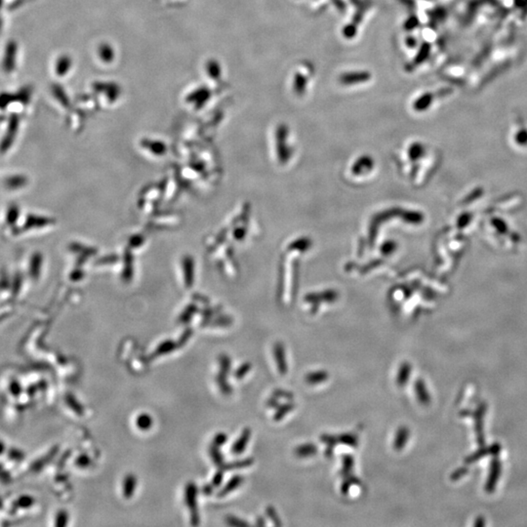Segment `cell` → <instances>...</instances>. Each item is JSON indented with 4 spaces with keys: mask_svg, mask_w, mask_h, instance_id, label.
<instances>
[{
    "mask_svg": "<svg viewBox=\"0 0 527 527\" xmlns=\"http://www.w3.org/2000/svg\"><path fill=\"white\" fill-rule=\"evenodd\" d=\"M196 496H197V487L196 485L190 482L186 487V503L187 506L190 509L191 512V523L193 525H198L200 522V517L197 511V504H196Z\"/></svg>",
    "mask_w": 527,
    "mask_h": 527,
    "instance_id": "6da1fadb",
    "label": "cell"
},
{
    "mask_svg": "<svg viewBox=\"0 0 527 527\" xmlns=\"http://www.w3.org/2000/svg\"><path fill=\"white\" fill-rule=\"evenodd\" d=\"M274 357L278 372L281 375H286L288 372V363L286 358V352L283 344L280 342L275 343L274 346Z\"/></svg>",
    "mask_w": 527,
    "mask_h": 527,
    "instance_id": "7a4b0ae2",
    "label": "cell"
},
{
    "mask_svg": "<svg viewBox=\"0 0 527 527\" xmlns=\"http://www.w3.org/2000/svg\"><path fill=\"white\" fill-rule=\"evenodd\" d=\"M251 434L252 433H251L250 429H248V428L244 429V432L241 433L240 436L234 441V443L232 446L231 451H232L233 455H240V454L244 453L245 449H246V447L248 445V443H249L250 438H251Z\"/></svg>",
    "mask_w": 527,
    "mask_h": 527,
    "instance_id": "3957f363",
    "label": "cell"
},
{
    "mask_svg": "<svg viewBox=\"0 0 527 527\" xmlns=\"http://www.w3.org/2000/svg\"><path fill=\"white\" fill-rule=\"evenodd\" d=\"M409 435H410L409 430L406 427H400L397 430V432L395 434V440H394V445H393L395 451L399 452L406 447L408 438H409Z\"/></svg>",
    "mask_w": 527,
    "mask_h": 527,
    "instance_id": "277c9868",
    "label": "cell"
},
{
    "mask_svg": "<svg viewBox=\"0 0 527 527\" xmlns=\"http://www.w3.org/2000/svg\"><path fill=\"white\" fill-rule=\"evenodd\" d=\"M411 371H412V366L409 362L404 361L403 363L400 364L398 372H397V376H396V384L398 387L402 388L403 386L407 384V382L411 376Z\"/></svg>",
    "mask_w": 527,
    "mask_h": 527,
    "instance_id": "5b68a950",
    "label": "cell"
},
{
    "mask_svg": "<svg viewBox=\"0 0 527 527\" xmlns=\"http://www.w3.org/2000/svg\"><path fill=\"white\" fill-rule=\"evenodd\" d=\"M244 477L242 476H234L232 477L225 487L219 491L218 497H224L236 490L241 484L244 483Z\"/></svg>",
    "mask_w": 527,
    "mask_h": 527,
    "instance_id": "8992f818",
    "label": "cell"
},
{
    "mask_svg": "<svg viewBox=\"0 0 527 527\" xmlns=\"http://www.w3.org/2000/svg\"><path fill=\"white\" fill-rule=\"evenodd\" d=\"M328 378L329 373L326 370H319L308 373L305 376V382L309 385H318L327 381Z\"/></svg>",
    "mask_w": 527,
    "mask_h": 527,
    "instance_id": "52a82bcc",
    "label": "cell"
},
{
    "mask_svg": "<svg viewBox=\"0 0 527 527\" xmlns=\"http://www.w3.org/2000/svg\"><path fill=\"white\" fill-rule=\"evenodd\" d=\"M318 452V447L314 443H305L295 448V455L299 458H308L315 455Z\"/></svg>",
    "mask_w": 527,
    "mask_h": 527,
    "instance_id": "ba28073f",
    "label": "cell"
},
{
    "mask_svg": "<svg viewBox=\"0 0 527 527\" xmlns=\"http://www.w3.org/2000/svg\"><path fill=\"white\" fill-rule=\"evenodd\" d=\"M414 390H415L416 395H417V398L419 399V401L424 404V406H428L430 404V395L429 393L427 391L426 386L424 384V382L420 379H418L414 384Z\"/></svg>",
    "mask_w": 527,
    "mask_h": 527,
    "instance_id": "9c48e42d",
    "label": "cell"
},
{
    "mask_svg": "<svg viewBox=\"0 0 527 527\" xmlns=\"http://www.w3.org/2000/svg\"><path fill=\"white\" fill-rule=\"evenodd\" d=\"M137 485V478L134 475H127L123 480V496L125 499H130L133 496Z\"/></svg>",
    "mask_w": 527,
    "mask_h": 527,
    "instance_id": "30bf717a",
    "label": "cell"
},
{
    "mask_svg": "<svg viewBox=\"0 0 527 527\" xmlns=\"http://www.w3.org/2000/svg\"><path fill=\"white\" fill-rule=\"evenodd\" d=\"M320 441L327 445V448H326L325 452V456L327 457V458H331V457L333 456L335 446L339 443L338 436H331V435H322V436H320Z\"/></svg>",
    "mask_w": 527,
    "mask_h": 527,
    "instance_id": "8fae6325",
    "label": "cell"
},
{
    "mask_svg": "<svg viewBox=\"0 0 527 527\" xmlns=\"http://www.w3.org/2000/svg\"><path fill=\"white\" fill-rule=\"evenodd\" d=\"M295 408H296V404L291 401L282 404V406H278L274 412V421L275 422L281 421L285 416L288 415L290 412H292Z\"/></svg>",
    "mask_w": 527,
    "mask_h": 527,
    "instance_id": "7c38bea8",
    "label": "cell"
},
{
    "mask_svg": "<svg viewBox=\"0 0 527 527\" xmlns=\"http://www.w3.org/2000/svg\"><path fill=\"white\" fill-rule=\"evenodd\" d=\"M177 347H178L177 344H176V343H174L173 341H170V340L165 341V342H163V343H161L160 345L158 346V347L156 348V350H155V351H154V353L152 354V356H151V358H155V357H157V356H160V355L169 354V353L173 352L174 350H176V349H177Z\"/></svg>",
    "mask_w": 527,
    "mask_h": 527,
    "instance_id": "4fadbf2b",
    "label": "cell"
},
{
    "mask_svg": "<svg viewBox=\"0 0 527 527\" xmlns=\"http://www.w3.org/2000/svg\"><path fill=\"white\" fill-rule=\"evenodd\" d=\"M153 425V419L148 413H141L136 418V426L141 431H149Z\"/></svg>",
    "mask_w": 527,
    "mask_h": 527,
    "instance_id": "5bb4252c",
    "label": "cell"
},
{
    "mask_svg": "<svg viewBox=\"0 0 527 527\" xmlns=\"http://www.w3.org/2000/svg\"><path fill=\"white\" fill-rule=\"evenodd\" d=\"M253 463V458H247V459H244V460H240V461H235V462H233V463L224 464L223 466L221 467L220 469H222L224 472L225 471H229V470L244 469V468H248V467L252 466Z\"/></svg>",
    "mask_w": 527,
    "mask_h": 527,
    "instance_id": "9a60e30c",
    "label": "cell"
},
{
    "mask_svg": "<svg viewBox=\"0 0 527 527\" xmlns=\"http://www.w3.org/2000/svg\"><path fill=\"white\" fill-rule=\"evenodd\" d=\"M355 466V459L353 455L351 454H345L343 456V468H342V471L340 473L341 477L343 478L350 476L353 472V469Z\"/></svg>",
    "mask_w": 527,
    "mask_h": 527,
    "instance_id": "2e32d148",
    "label": "cell"
},
{
    "mask_svg": "<svg viewBox=\"0 0 527 527\" xmlns=\"http://www.w3.org/2000/svg\"><path fill=\"white\" fill-rule=\"evenodd\" d=\"M338 441L341 444L350 446V447H356L358 445V437L355 434L352 433H346L338 436Z\"/></svg>",
    "mask_w": 527,
    "mask_h": 527,
    "instance_id": "e0dca14e",
    "label": "cell"
},
{
    "mask_svg": "<svg viewBox=\"0 0 527 527\" xmlns=\"http://www.w3.org/2000/svg\"><path fill=\"white\" fill-rule=\"evenodd\" d=\"M345 480L343 481L342 483V487H341V492L342 494H348L349 491H350V488L352 485H360V480L357 478V477L354 476V475H350L348 477L344 478Z\"/></svg>",
    "mask_w": 527,
    "mask_h": 527,
    "instance_id": "ac0fdd59",
    "label": "cell"
},
{
    "mask_svg": "<svg viewBox=\"0 0 527 527\" xmlns=\"http://www.w3.org/2000/svg\"><path fill=\"white\" fill-rule=\"evenodd\" d=\"M209 454H210V457H211V459H212V461H213L214 464L216 466H218L219 468L223 466L224 456L222 455V453H221V451H220L218 446H215L214 444L210 446Z\"/></svg>",
    "mask_w": 527,
    "mask_h": 527,
    "instance_id": "d6986e66",
    "label": "cell"
},
{
    "mask_svg": "<svg viewBox=\"0 0 527 527\" xmlns=\"http://www.w3.org/2000/svg\"><path fill=\"white\" fill-rule=\"evenodd\" d=\"M217 383L221 390V392L226 395H231L233 393L232 386L228 383L227 375H224L222 373H219L217 376Z\"/></svg>",
    "mask_w": 527,
    "mask_h": 527,
    "instance_id": "ffe728a7",
    "label": "cell"
},
{
    "mask_svg": "<svg viewBox=\"0 0 527 527\" xmlns=\"http://www.w3.org/2000/svg\"><path fill=\"white\" fill-rule=\"evenodd\" d=\"M220 363V373L224 375H228L232 368V360L227 355H221L219 357Z\"/></svg>",
    "mask_w": 527,
    "mask_h": 527,
    "instance_id": "44dd1931",
    "label": "cell"
},
{
    "mask_svg": "<svg viewBox=\"0 0 527 527\" xmlns=\"http://www.w3.org/2000/svg\"><path fill=\"white\" fill-rule=\"evenodd\" d=\"M266 514H267L268 517L272 520V522L274 523L275 526H281L282 525L279 516H278L276 510L273 506L267 507V509H266Z\"/></svg>",
    "mask_w": 527,
    "mask_h": 527,
    "instance_id": "7402d4cb",
    "label": "cell"
},
{
    "mask_svg": "<svg viewBox=\"0 0 527 527\" xmlns=\"http://www.w3.org/2000/svg\"><path fill=\"white\" fill-rule=\"evenodd\" d=\"M252 368V365L250 362H244V364L240 365L234 372V377L237 379V380H241L244 379L245 376L247 375L249 373V371L251 370Z\"/></svg>",
    "mask_w": 527,
    "mask_h": 527,
    "instance_id": "603a6c76",
    "label": "cell"
},
{
    "mask_svg": "<svg viewBox=\"0 0 527 527\" xmlns=\"http://www.w3.org/2000/svg\"><path fill=\"white\" fill-rule=\"evenodd\" d=\"M226 523L230 526L234 527H245L250 526V524L246 521H244L242 519L238 518V517H233V516H228L225 519Z\"/></svg>",
    "mask_w": 527,
    "mask_h": 527,
    "instance_id": "cb8c5ba5",
    "label": "cell"
},
{
    "mask_svg": "<svg viewBox=\"0 0 527 527\" xmlns=\"http://www.w3.org/2000/svg\"><path fill=\"white\" fill-rule=\"evenodd\" d=\"M68 403L69 406H71L72 408V410L77 414V415H83L84 414V408L83 406H80L77 400L75 398H73L71 395L68 396Z\"/></svg>",
    "mask_w": 527,
    "mask_h": 527,
    "instance_id": "d4e9b609",
    "label": "cell"
},
{
    "mask_svg": "<svg viewBox=\"0 0 527 527\" xmlns=\"http://www.w3.org/2000/svg\"><path fill=\"white\" fill-rule=\"evenodd\" d=\"M273 395L276 396L277 398H284L288 401H292L294 399V395L289 392V391H285V390H281V389H277V390H274Z\"/></svg>",
    "mask_w": 527,
    "mask_h": 527,
    "instance_id": "484cf974",
    "label": "cell"
},
{
    "mask_svg": "<svg viewBox=\"0 0 527 527\" xmlns=\"http://www.w3.org/2000/svg\"><path fill=\"white\" fill-rule=\"evenodd\" d=\"M92 460L90 457L88 456L87 454H82L79 456L77 457L76 461H75V464L78 468H82V469H85V468H88V467L91 465Z\"/></svg>",
    "mask_w": 527,
    "mask_h": 527,
    "instance_id": "4316f807",
    "label": "cell"
},
{
    "mask_svg": "<svg viewBox=\"0 0 527 527\" xmlns=\"http://www.w3.org/2000/svg\"><path fill=\"white\" fill-rule=\"evenodd\" d=\"M228 441V436L225 433H219L214 436L213 444L218 447L225 445Z\"/></svg>",
    "mask_w": 527,
    "mask_h": 527,
    "instance_id": "83f0119b",
    "label": "cell"
},
{
    "mask_svg": "<svg viewBox=\"0 0 527 527\" xmlns=\"http://www.w3.org/2000/svg\"><path fill=\"white\" fill-rule=\"evenodd\" d=\"M224 480V471L221 469L219 470L215 475H214L213 478H212V485L214 487H218L221 485V483L223 482Z\"/></svg>",
    "mask_w": 527,
    "mask_h": 527,
    "instance_id": "f1b7e54d",
    "label": "cell"
},
{
    "mask_svg": "<svg viewBox=\"0 0 527 527\" xmlns=\"http://www.w3.org/2000/svg\"><path fill=\"white\" fill-rule=\"evenodd\" d=\"M68 518H69L68 514H67V513H65V512H62V513H60V514L58 515L56 525H59V526H64V525H66V524L68 523Z\"/></svg>",
    "mask_w": 527,
    "mask_h": 527,
    "instance_id": "f546056e",
    "label": "cell"
},
{
    "mask_svg": "<svg viewBox=\"0 0 527 527\" xmlns=\"http://www.w3.org/2000/svg\"><path fill=\"white\" fill-rule=\"evenodd\" d=\"M267 406L269 408H272V409H276L279 406V398H277L276 396L273 395L270 399H268Z\"/></svg>",
    "mask_w": 527,
    "mask_h": 527,
    "instance_id": "4dcf8cb0",
    "label": "cell"
},
{
    "mask_svg": "<svg viewBox=\"0 0 527 527\" xmlns=\"http://www.w3.org/2000/svg\"><path fill=\"white\" fill-rule=\"evenodd\" d=\"M213 485H205L202 488V492L205 495H210L213 491Z\"/></svg>",
    "mask_w": 527,
    "mask_h": 527,
    "instance_id": "1f68e13d",
    "label": "cell"
},
{
    "mask_svg": "<svg viewBox=\"0 0 527 527\" xmlns=\"http://www.w3.org/2000/svg\"><path fill=\"white\" fill-rule=\"evenodd\" d=\"M256 525H258V526H266L267 523H266V521H265L263 517H257V521H256Z\"/></svg>",
    "mask_w": 527,
    "mask_h": 527,
    "instance_id": "d6a6232c",
    "label": "cell"
}]
</instances>
